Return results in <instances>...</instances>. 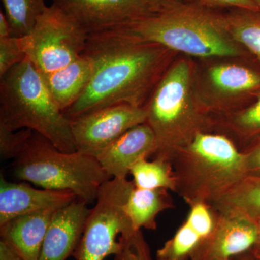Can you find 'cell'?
I'll list each match as a JSON object with an SVG mask.
<instances>
[{
  "mask_svg": "<svg viewBox=\"0 0 260 260\" xmlns=\"http://www.w3.org/2000/svg\"><path fill=\"white\" fill-rule=\"evenodd\" d=\"M134 186L127 178L111 179L102 184L73 254L75 260H104L115 256L121 249L119 238L137 232L126 212Z\"/></svg>",
  "mask_w": 260,
  "mask_h": 260,
  "instance_id": "cell-8",
  "label": "cell"
},
{
  "mask_svg": "<svg viewBox=\"0 0 260 260\" xmlns=\"http://www.w3.org/2000/svg\"><path fill=\"white\" fill-rule=\"evenodd\" d=\"M201 4L213 9L226 10L234 8H242L260 10L252 0H197Z\"/></svg>",
  "mask_w": 260,
  "mask_h": 260,
  "instance_id": "cell-27",
  "label": "cell"
},
{
  "mask_svg": "<svg viewBox=\"0 0 260 260\" xmlns=\"http://www.w3.org/2000/svg\"><path fill=\"white\" fill-rule=\"evenodd\" d=\"M13 174L42 189L72 191L87 204L95 203L101 186L112 179L95 157L61 151L34 132L15 160Z\"/></svg>",
  "mask_w": 260,
  "mask_h": 260,
  "instance_id": "cell-6",
  "label": "cell"
},
{
  "mask_svg": "<svg viewBox=\"0 0 260 260\" xmlns=\"http://www.w3.org/2000/svg\"><path fill=\"white\" fill-rule=\"evenodd\" d=\"M211 205L218 212L242 214L256 220L260 217V177L246 176Z\"/></svg>",
  "mask_w": 260,
  "mask_h": 260,
  "instance_id": "cell-21",
  "label": "cell"
},
{
  "mask_svg": "<svg viewBox=\"0 0 260 260\" xmlns=\"http://www.w3.org/2000/svg\"><path fill=\"white\" fill-rule=\"evenodd\" d=\"M247 176L260 177V141L244 152Z\"/></svg>",
  "mask_w": 260,
  "mask_h": 260,
  "instance_id": "cell-28",
  "label": "cell"
},
{
  "mask_svg": "<svg viewBox=\"0 0 260 260\" xmlns=\"http://www.w3.org/2000/svg\"><path fill=\"white\" fill-rule=\"evenodd\" d=\"M0 79V124L14 131L28 129L39 133L61 151H77L70 119L28 58Z\"/></svg>",
  "mask_w": 260,
  "mask_h": 260,
  "instance_id": "cell-5",
  "label": "cell"
},
{
  "mask_svg": "<svg viewBox=\"0 0 260 260\" xmlns=\"http://www.w3.org/2000/svg\"><path fill=\"white\" fill-rule=\"evenodd\" d=\"M194 67L193 58L178 56L143 107L146 123L158 144L153 158L171 161L197 133L212 132L211 116L202 109L195 96Z\"/></svg>",
  "mask_w": 260,
  "mask_h": 260,
  "instance_id": "cell-3",
  "label": "cell"
},
{
  "mask_svg": "<svg viewBox=\"0 0 260 260\" xmlns=\"http://www.w3.org/2000/svg\"><path fill=\"white\" fill-rule=\"evenodd\" d=\"M119 28L193 59L251 56L228 30L225 10L197 0H168L154 14Z\"/></svg>",
  "mask_w": 260,
  "mask_h": 260,
  "instance_id": "cell-2",
  "label": "cell"
},
{
  "mask_svg": "<svg viewBox=\"0 0 260 260\" xmlns=\"http://www.w3.org/2000/svg\"><path fill=\"white\" fill-rule=\"evenodd\" d=\"M34 132L30 129L12 130L0 124V156L2 160H15L23 153Z\"/></svg>",
  "mask_w": 260,
  "mask_h": 260,
  "instance_id": "cell-25",
  "label": "cell"
},
{
  "mask_svg": "<svg viewBox=\"0 0 260 260\" xmlns=\"http://www.w3.org/2000/svg\"><path fill=\"white\" fill-rule=\"evenodd\" d=\"M13 37L9 21L3 10H0V39Z\"/></svg>",
  "mask_w": 260,
  "mask_h": 260,
  "instance_id": "cell-30",
  "label": "cell"
},
{
  "mask_svg": "<svg viewBox=\"0 0 260 260\" xmlns=\"http://www.w3.org/2000/svg\"><path fill=\"white\" fill-rule=\"evenodd\" d=\"M194 91L208 115L247 107L260 93V62L251 56L194 59Z\"/></svg>",
  "mask_w": 260,
  "mask_h": 260,
  "instance_id": "cell-7",
  "label": "cell"
},
{
  "mask_svg": "<svg viewBox=\"0 0 260 260\" xmlns=\"http://www.w3.org/2000/svg\"><path fill=\"white\" fill-rule=\"evenodd\" d=\"M83 54L93 63L87 88L65 111L69 119L116 104L143 107L180 54L121 28L89 34Z\"/></svg>",
  "mask_w": 260,
  "mask_h": 260,
  "instance_id": "cell-1",
  "label": "cell"
},
{
  "mask_svg": "<svg viewBox=\"0 0 260 260\" xmlns=\"http://www.w3.org/2000/svg\"><path fill=\"white\" fill-rule=\"evenodd\" d=\"M90 209L76 198L54 212L39 260H66L73 255L83 234Z\"/></svg>",
  "mask_w": 260,
  "mask_h": 260,
  "instance_id": "cell-15",
  "label": "cell"
},
{
  "mask_svg": "<svg viewBox=\"0 0 260 260\" xmlns=\"http://www.w3.org/2000/svg\"><path fill=\"white\" fill-rule=\"evenodd\" d=\"M93 73V63L82 54L64 68L42 74L53 99L63 113L83 95Z\"/></svg>",
  "mask_w": 260,
  "mask_h": 260,
  "instance_id": "cell-18",
  "label": "cell"
},
{
  "mask_svg": "<svg viewBox=\"0 0 260 260\" xmlns=\"http://www.w3.org/2000/svg\"></svg>",
  "mask_w": 260,
  "mask_h": 260,
  "instance_id": "cell-34",
  "label": "cell"
},
{
  "mask_svg": "<svg viewBox=\"0 0 260 260\" xmlns=\"http://www.w3.org/2000/svg\"><path fill=\"white\" fill-rule=\"evenodd\" d=\"M72 191L37 189L28 183L0 180V225L25 214L59 209L76 199Z\"/></svg>",
  "mask_w": 260,
  "mask_h": 260,
  "instance_id": "cell-16",
  "label": "cell"
},
{
  "mask_svg": "<svg viewBox=\"0 0 260 260\" xmlns=\"http://www.w3.org/2000/svg\"><path fill=\"white\" fill-rule=\"evenodd\" d=\"M157 149L155 135L145 122L126 131L95 158L112 179H126L136 162L153 156Z\"/></svg>",
  "mask_w": 260,
  "mask_h": 260,
  "instance_id": "cell-13",
  "label": "cell"
},
{
  "mask_svg": "<svg viewBox=\"0 0 260 260\" xmlns=\"http://www.w3.org/2000/svg\"><path fill=\"white\" fill-rule=\"evenodd\" d=\"M189 208L181 226L157 251V260H191L213 234L218 218L217 210L205 203Z\"/></svg>",
  "mask_w": 260,
  "mask_h": 260,
  "instance_id": "cell-14",
  "label": "cell"
},
{
  "mask_svg": "<svg viewBox=\"0 0 260 260\" xmlns=\"http://www.w3.org/2000/svg\"><path fill=\"white\" fill-rule=\"evenodd\" d=\"M228 30L233 39L260 62V10H225Z\"/></svg>",
  "mask_w": 260,
  "mask_h": 260,
  "instance_id": "cell-22",
  "label": "cell"
},
{
  "mask_svg": "<svg viewBox=\"0 0 260 260\" xmlns=\"http://www.w3.org/2000/svg\"><path fill=\"white\" fill-rule=\"evenodd\" d=\"M175 193L188 205L213 204L247 176L245 155L225 135L197 133L171 160Z\"/></svg>",
  "mask_w": 260,
  "mask_h": 260,
  "instance_id": "cell-4",
  "label": "cell"
},
{
  "mask_svg": "<svg viewBox=\"0 0 260 260\" xmlns=\"http://www.w3.org/2000/svg\"><path fill=\"white\" fill-rule=\"evenodd\" d=\"M252 1L254 2L258 7H259L260 9V0H252Z\"/></svg>",
  "mask_w": 260,
  "mask_h": 260,
  "instance_id": "cell-33",
  "label": "cell"
},
{
  "mask_svg": "<svg viewBox=\"0 0 260 260\" xmlns=\"http://www.w3.org/2000/svg\"><path fill=\"white\" fill-rule=\"evenodd\" d=\"M217 212L213 234L191 260H232L254 247L258 235L256 220L242 214Z\"/></svg>",
  "mask_w": 260,
  "mask_h": 260,
  "instance_id": "cell-12",
  "label": "cell"
},
{
  "mask_svg": "<svg viewBox=\"0 0 260 260\" xmlns=\"http://www.w3.org/2000/svg\"><path fill=\"white\" fill-rule=\"evenodd\" d=\"M174 207V201L167 189H145L134 186L126 203V212L135 232L142 229L155 230L158 214Z\"/></svg>",
  "mask_w": 260,
  "mask_h": 260,
  "instance_id": "cell-20",
  "label": "cell"
},
{
  "mask_svg": "<svg viewBox=\"0 0 260 260\" xmlns=\"http://www.w3.org/2000/svg\"><path fill=\"white\" fill-rule=\"evenodd\" d=\"M2 3L12 36L17 38L28 35L48 7L45 0H2Z\"/></svg>",
  "mask_w": 260,
  "mask_h": 260,
  "instance_id": "cell-24",
  "label": "cell"
},
{
  "mask_svg": "<svg viewBox=\"0 0 260 260\" xmlns=\"http://www.w3.org/2000/svg\"><path fill=\"white\" fill-rule=\"evenodd\" d=\"M256 222H257L258 226L257 239H256L255 244L251 249V252L256 260H260V217L256 219Z\"/></svg>",
  "mask_w": 260,
  "mask_h": 260,
  "instance_id": "cell-31",
  "label": "cell"
},
{
  "mask_svg": "<svg viewBox=\"0 0 260 260\" xmlns=\"http://www.w3.org/2000/svg\"><path fill=\"white\" fill-rule=\"evenodd\" d=\"M26 58L19 38L0 39V78Z\"/></svg>",
  "mask_w": 260,
  "mask_h": 260,
  "instance_id": "cell-26",
  "label": "cell"
},
{
  "mask_svg": "<svg viewBox=\"0 0 260 260\" xmlns=\"http://www.w3.org/2000/svg\"><path fill=\"white\" fill-rule=\"evenodd\" d=\"M89 34L56 5L48 6L31 32L19 38L26 57L42 74L64 68L81 56Z\"/></svg>",
  "mask_w": 260,
  "mask_h": 260,
  "instance_id": "cell-9",
  "label": "cell"
},
{
  "mask_svg": "<svg viewBox=\"0 0 260 260\" xmlns=\"http://www.w3.org/2000/svg\"><path fill=\"white\" fill-rule=\"evenodd\" d=\"M0 260H24L5 241L0 239Z\"/></svg>",
  "mask_w": 260,
  "mask_h": 260,
  "instance_id": "cell-29",
  "label": "cell"
},
{
  "mask_svg": "<svg viewBox=\"0 0 260 260\" xmlns=\"http://www.w3.org/2000/svg\"><path fill=\"white\" fill-rule=\"evenodd\" d=\"M232 260H256V259L251 254V251H249V252L244 253V254H241V255L236 256Z\"/></svg>",
  "mask_w": 260,
  "mask_h": 260,
  "instance_id": "cell-32",
  "label": "cell"
},
{
  "mask_svg": "<svg viewBox=\"0 0 260 260\" xmlns=\"http://www.w3.org/2000/svg\"><path fill=\"white\" fill-rule=\"evenodd\" d=\"M168 0H52L88 34L119 28L158 12Z\"/></svg>",
  "mask_w": 260,
  "mask_h": 260,
  "instance_id": "cell-11",
  "label": "cell"
},
{
  "mask_svg": "<svg viewBox=\"0 0 260 260\" xmlns=\"http://www.w3.org/2000/svg\"><path fill=\"white\" fill-rule=\"evenodd\" d=\"M78 151L96 157L126 131L146 122L144 107L116 104L70 119Z\"/></svg>",
  "mask_w": 260,
  "mask_h": 260,
  "instance_id": "cell-10",
  "label": "cell"
},
{
  "mask_svg": "<svg viewBox=\"0 0 260 260\" xmlns=\"http://www.w3.org/2000/svg\"><path fill=\"white\" fill-rule=\"evenodd\" d=\"M135 187L145 189H167L176 191V179L169 160L144 158L136 162L130 170Z\"/></svg>",
  "mask_w": 260,
  "mask_h": 260,
  "instance_id": "cell-23",
  "label": "cell"
},
{
  "mask_svg": "<svg viewBox=\"0 0 260 260\" xmlns=\"http://www.w3.org/2000/svg\"><path fill=\"white\" fill-rule=\"evenodd\" d=\"M211 119L212 132L225 135L244 153L260 141V93L247 107Z\"/></svg>",
  "mask_w": 260,
  "mask_h": 260,
  "instance_id": "cell-19",
  "label": "cell"
},
{
  "mask_svg": "<svg viewBox=\"0 0 260 260\" xmlns=\"http://www.w3.org/2000/svg\"><path fill=\"white\" fill-rule=\"evenodd\" d=\"M57 210H37L12 219L0 225L2 240L24 260H39L51 218Z\"/></svg>",
  "mask_w": 260,
  "mask_h": 260,
  "instance_id": "cell-17",
  "label": "cell"
}]
</instances>
